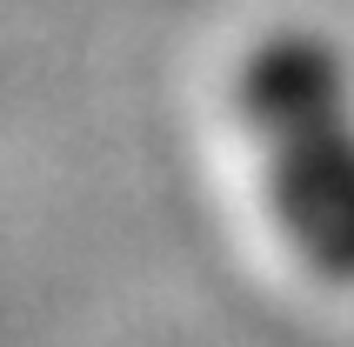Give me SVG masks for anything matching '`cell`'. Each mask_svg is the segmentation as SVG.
<instances>
[{
	"label": "cell",
	"mask_w": 354,
	"mask_h": 347,
	"mask_svg": "<svg viewBox=\"0 0 354 347\" xmlns=\"http://www.w3.org/2000/svg\"><path fill=\"white\" fill-rule=\"evenodd\" d=\"M234 107L268 167V200L321 281L354 288V74L335 40L281 27L234 74Z\"/></svg>",
	"instance_id": "6da1fadb"
}]
</instances>
